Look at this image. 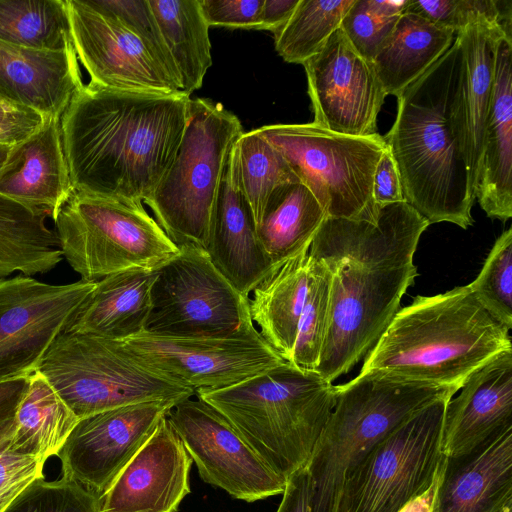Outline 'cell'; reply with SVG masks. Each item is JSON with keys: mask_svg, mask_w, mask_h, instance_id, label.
<instances>
[{"mask_svg": "<svg viewBox=\"0 0 512 512\" xmlns=\"http://www.w3.org/2000/svg\"><path fill=\"white\" fill-rule=\"evenodd\" d=\"M309 257L307 293L289 363L301 369L315 370L329 323L331 275L321 260Z\"/></svg>", "mask_w": 512, "mask_h": 512, "instance_id": "cell-37", "label": "cell"}, {"mask_svg": "<svg viewBox=\"0 0 512 512\" xmlns=\"http://www.w3.org/2000/svg\"><path fill=\"white\" fill-rule=\"evenodd\" d=\"M475 198L488 217L502 222L512 217V39L508 37L497 48Z\"/></svg>", "mask_w": 512, "mask_h": 512, "instance_id": "cell-25", "label": "cell"}, {"mask_svg": "<svg viewBox=\"0 0 512 512\" xmlns=\"http://www.w3.org/2000/svg\"><path fill=\"white\" fill-rule=\"evenodd\" d=\"M53 221L63 258L87 282L156 271L180 251L143 203L74 192Z\"/></svg>", "mask_w": 512, "mask_h": 512, "instance_id": "cell-8", "label": "cell"}, {"mask_svg": "<svg viewBox=\"0 0 512 512\" xmlns=\"http://www.w3.org/2000/svg\"><path fill=\"white\" fill-rule=\"evenodd\" d=\"M0 42L36 50L72 48L65 0H0Z\"/></svg>", "mask_w": 512, "mask_h": 512, "instance_id": "cell-34", "label": "cell"}, {"mask_svg": "<svg viewBox=\"0 0 512 512\" xmlns=\"http://www.w3.org/2000/svg\"><path fill=\"white\" fill-rule=\"evenodd\" d=\"M167 419L206 483L246 502L284 492L287 480L262 461L226 417L197 396L176 403Z\"/></svg>", "mask_w": 512, "mask_h": 512, "instance_id": "cell-15", "label": "cell"}, {"mask_svg": "<svg viewBox=\"0 0 512 512\" xmlns=\"http://www.w3.org/2000/svg\"><path fill=\"white\" fill-rule=\"evenodd\" d=\"M482 307L503 327L512 328V229L495 241L474 281L468 284Z\"/></svg>", "mask_w": 512, "mask_h": 512, "instance_id": "cell-38", "label": "cell"}, {"mask_svg": "<svg viewBox=\"0 0 512 512\" xmlns=\"http://www.w3.org/2000/svg\"><path fill=\"white\" fill-rule=\"evenodd\" d=\"M255 453L287 480L304 468L336 401V387L314 370L285 361L239 383L200 389Z\"/></svg>", "mask_w": 512, "mask_h": 512, "instance_id": "cell-5", "label": "cell"}, {"mask_svg": "<svg viewBox=\"0 0 512 512\" xmlns=\"http://www.w3.org/2000/svg\"><path fill=\"white\" fill-rule=\"evenodd\" d=\"M354 0H299L289 20L275 33V49L289 63L303 64L321 51Z\"/></svg>", "mask_w": 512, "mask_h": 512, "instance_id": "cell-35", "label": "cell"}, {"mask_svg": "<svg viewBox=\"0 0 512 512\" xmlns=\"http://www.w3.org/2000/svg\"><path fill=\"white\" fill-rule=\"evenodd\" d=\"M464 57L456 35L446 53L397 98L383 137L399 172L405 201L430 224L467 229L475 200L466 158Z\"/></svg>", "mask_w": 512, "mask_h": 512, "instance_id": "cell-3", "label": "cell"}, {"mask_svg": "<svg viewBox=\"0 0 512 512\" xmlns=\"http://www.w3.org/2000/svg\"><path fill=\"white\" fill-rule=\"evenodd\" d=\"M456 35L460 38L464 57L466 158L471 183L476 191L485 126L492 100L497 48L503 37H511L498 23L484 17L470 22Z\"/></svg>", "mask_w": 512, "mask_h": 512, "instance_id": "cell-26", "label": "cell"}, {"mask_svg": "<svg viewBox=\"0 0 512 512\" xmlns=\"http://www.w3.org/2000/svg\"><path fill=\"white\" fill-rule=\"evenodd\" d=\"M173 60L181 92L190 96L212 66L209 25L199 0H148Z\"/></svg>", "mask_w": 512, "mask_h": 512, "instance_id": "cell-33", "label": "cell"}, {"mask_svg": "<svg viewBox=\"0 0 512 512\" xmlns=\"http://www.w3.org/2000/svg\"><path fill=\"white\" fill-rule=\"evenodd\" d=\"M304 250L274 269L251 291L249 313L264 340L290 361L309 281L310 257Z\"/></svg>", "mask_w": 512, "mask_h": 512, "instance_id": "cell-28", "label": "cell"}, {"mask_svg": "<svg viewBox=\"0 0 512 512\" xmlns=\"http://www.w3.org/2000/svg\"><path fill=\"white\" fill-rule=\"evenodd\" d=\"M372 196L378 208L405 201L397 165L387 146L374 172Z\"/></svg>", "mask_w": 512, "mask_h": 512, "instance_id": "cell-46", "label": "cell"}, {"mask_svg": "<svg viewBox=\"0 0 512 512\" xmlns=\"http://www.w3.org/2000/svg\"><path fill=\"white\" fill-rule=\"evenodd\" d=\"M512 507V428L470 453L447 457L431 512H503Z\"/></svg>", "mask_w": 512, "mask_h": 512, "instance_id": "cell-22", "label": "cell"}, {"mask_svg": "<svg viewBox=\"0 0 512 512\" xmlns=\"http://www.w3.org/2000/svg\"><path fill=\"white\" fill-rule=\"evenodd\" d=\"M430 223L406 201L379 207L374 222L326 217L309 256L331 275L330 314L314 370L333 382L375 345L418 275L413 262Z\"/></svg>", "mask_w": 512, "mask_h": 512, "instance_id": "cell-1", "label": "cell"}, {"mask_svg": "<svg viewBox=\"0 0 512 512\" xmlns=\"http://www.w3.org/2000/svg\"><path fill=\"white\" fill-rule=\"evenodd\" d=\"M74 192L60 119L48 118L36 132L12 147L0 171V195L43 211L54 220Z\"/></svg>", "mask_w": 512, "mask_h": 512, "instance_id": "cell-23", "label": "cell"}, {"mask_svg": "<svg viewBox=\"0 0 512 512\" xmlns=\"http://www.w3.org/2000/svg\"><path fill=\"white\" fill-rule=\"evenodd\" d=\"M13 146L0 144V171L3 168Z\"/></svg>", "mask_w": 512, "mask_h": 512, "instance_id": "cell-51", "label": "cell"}, {"mask_svg": "<svg viewBox=\"0 0 512 512\" xmlns=\"http://www.w3.org/2000/svg\"><path fill=\"white\" fill-rule=\"evenodd\" d=\"M205 251L217 270L246 298L276 269L258 237L243 191L237 142L223 172Z\"/></svg>", "mask_w": 512, "mask_h": 512, "instance_id": "cell-20", "label": "cell"}, {"mask_svg": "<svg viewBox=\"0 0 512 512\" xmlns=\"http://www.w3.org/2000/svg\"><path fill=\"white\" fill-rule=\"evenodd\" d=\"M151 303L145 331L153 334L222 336L252 322L249 298L235 290L199 247H181L156 270Z\"/></svg>", "mask_w": 512, "mask_h": 512, "instance_id": "cell-12", "label": "cell"}, {"mask_svg": "<svg viewBox=\"0 0 512 512\" xmlns=\"http://www.w3.org/2000/svg\"><path fill=\"white\" fill-rule=\"evenodd\" d=\"M65 2L72 45L89 75V85L137 93H182L153 51L118 20L93 9L86 0Z\"/></svg>", "mask_w": 512, "mask_h": 512, "instance_id": "cell-16", "label": "cell"}, {"mask_svg": "<svg viewBox=\"0 0 512 512\" xmlns=\"http://www.w3.org/2000/svg\"><path fill=\"white\" fill-rule=\"evenodd\" d=\"M407 1L354 0L341 21L340 29L355 50L372 63L393 33Z\"/></svg>", "mask_w": 512, "mask_h": 512, "instance_id": "cell-39", "label": "cell"}, {"mask_svg": "<svg viewBox=\"0 0 512 512\" xmlns=\"http://www.w3.org/2000/svg\"><path fill=\"white\" fill-rule=\"evenodd\" d=\"M27 383L28 377L0 383V452L9 447Z\"/></svg>", "mask_w": 512, "mask_h": 512, "instance_id": "cell-47", "label": "cell"}, {"mask_svg": "<svg viewBox=\"0 0 512 512\" xmlns=\"http://www.w3.org/2000/svg\"><path fill=\"white\" fill-rule=\"evenodd\" d=\"M74 48L36 50L0 42V98L60 119L83 87Z\"/></svg>", "mask_w": 512, "mask_h": 512, "instance_id": "cell-24", "label": "cell"}, {"mask_svg": "<svg viewBox=\"0 0 512 512\" xmlns=\"http://www.w3.org/2000/svg\"><path fill=\"white\" fill-rule=\"evenodd\" d=\"M115 341L132 358L194 391L227 387L285 362L253 322L222 336L143 331Z\"/></svg>", "mask_w": 512, "mask_h": 512, "instance_id": "cell-13", "label": "cell"}, {"mask_svg": "<svg viewBox=\"0 0 512 512\" xmlns=\"http://www.w3.org/2000/svg\"><path fill=\"white\" fill-rule=\"evenodd\" d=\"M243 134L238 117L221 103L206 98L190 99L176 156L144 202L179 248L205 250L228 156Z\"/></svg>", "mask_w": 512, "mask_h": 512, "instance_id": "cell-7", "label": "cell"}, {"mask_svg": "<svg viewBox=\"0 0 512 512\" xmlns=\"http://www.w3.org/2000/svg\"><path fill=\"white\" fill-rule=\"evenodd\" d=\"M456 32L403 13L372 65L386 95L398 96L450 48Z\"/></svg>", "mask_w": 512, "mask_h": 512, "instance_id": "cell-29", "label": "cell"}, {"mask_svg": "<svg viewBox=\"0 0 512 512\" xmlns=\"http://www.w3.org/2000/svg\"><path fill=\"white\" fill-rule=\"evenodd\" d=\"M96 282L48 284L32 276L0 278V383L27 378L68 331Z\"/></svg>", "mask_w": 512, "mask_h": 512, "instance_id": "cell-14", "label": "cell"}, {"mask_svg": "<svg viewBox=\"0 0 512 512\" xmlns=\"http://www.w3.org/2000/svg\"><path fill=\"white\" fill-rule=\"evenodd\" d=\"M503 512H512V507L505 509Z\"/></svg>", "mask_w": 512, "mask_h": 512, "instance_id": "cell-52", "label": "cell"}, {"mask_svg": "<svg viewBox=\"0 0 512 512\" xmlns=\"http://www.w3.org/2000/svg\"><path fill=\"white\" fill-rule=\"evenodd\" d=\"M404 13L415 14L457 33L475 19L478 6L476 0H408Z\"/></svg>", "mask_w": 512, "mask_h": 512, "instance_id": "cell-43", "label": "cell"}, {"mask_svg": "<svg viewBox=\"0 0 512 512\" xmlns=\"http://www.w3.org/2000/svg\"><path fill=\"white\" fill-rule=\"evenodd\" d=\"M47 213L0 195V278L15 272L25 276L54 269L63 256Z\"/></svg>", "mask_w": 512, "mask_h": 512, "instance_id": "cell-32", "label": "cell"}, {"mask_svg": "<svg viewBox=\"0 0 512 512\" xmlns=\"http://www.w3.org/2000/svg\"><path fill=\"white\" fill-rule=\"evenodd\" d=\"M89 6L111 16L138 36L179 84L177 70L167 50L148 0H86Z\"/></svg>", "mask_w": 512, "mask_h": 512, "instance_id": "cell-41", "label": "cell"}, {"mask_svg": "<svg viewBox=\"0 0 512 512\" xmlns=\"http://www.w3.org/2000/svg\"><path fill=\"white\" fill-rule=\"evenodd\" d=\"M190 99L84 84L60 118L75 192L144 203L176 156Z\"/></svg>", "mask_w": 512, "mask_h": 512, "instance_id": "cell-2", "label": "cell"}, {"mask_svg": "<svg viewBox=\"0 0 512 512\" xmlns=\"http://www.w3.org/2000/svg\"><path fill=\"white\" fill-rule=\"evenodd\" d=\"M237 145L241 183L257 227L273 193L300 180L283 155L256 129L244 132Z\"/></svg>", "mask_w": 512, "mask_h": 512, "instance_id": "cell-36", "label": "cell"}, {"mask_svg": "<svg viewBox=\"0 0 512 512\" xmlns=\"http://www.w3.org/2000/svg\"><path fill=\"white\" fill-rule=\"evenodd\" d=\"M44 461L8 449L0 452V512L35 479L43 477Z\"/></svg>", "mask_w": 512, "mask_h": 512, "instance_id": "cell-42", "label": "cell"}, {"mask_svg": "<svg viewBox=\"0 0 512 512\" xmlns=\"http://www.w3.org/2000/svg\"><path fill=\"white\" fill-rule=\"evenodd\" d=\"M325 218L317 199L300 181L277 189L257 224L258 237L272 264L278 268L308 250Z\"/></svg>", "mask_w": 512, "mask_h": 512, "instance_id": "cell-30", "label": "cell"}, {"mask_svg": "<svg viewBox=\"0 0 512 512\" xmlns=\"http://www.w3.org/2000/svg\"><path fill=\"white\" fill-rule=\"evenodd\" d=\"M4 512H100V497L77 481L44 476L30 483Z\"/></svg>", "mask_w": 512, "mask_h": 512, "instance_id": "cell-40", "label": "cell"}, {"mask_svg": "<svg viewBox=\"0 0 512 512\" xmlns=\"http://www.w3.org/2000/svg\"><path fill=\"white\" fill-rule=\"evenodd\" d=\"M446 405L442 451L447 457L470 453L512 428V349L472 372Z\"/></svg>", "mask_w": 512, "mask_h": 512, "instance_id": "cell-21", "label": "cell"}, {"mask_svg": "<svg viewBox=\"0 0 512 512\" xmlns=\"http://www.w3.org/2000/svg\"><path fill=\"white\" fill-rule=\"evenodd\" d=\"M286 159L317 199L326 217L374 222L379 208L373 176L386 149L376 133L352 136L317 124H274L256 129Z\"/></svg>", "mask_w": 512, "mask_h": 512, "instance_id": "cell-10", "label": "cell"}, {"mask_svg": "<svg viewBox=\"0 0 512 512\" xmlns=\"http://www.w3.org/2000/svg\"><path fill=\"white\" fill-rule=\"evenodd\" d=\"M336 401L305 466L310 478V512H336L347 474L384 436L454 388L359 373L335 385Z\"/></svg>", "mask_w": 512, "mask_h": 512, "instance_id": "cell-6", "label": "cell"}, {"mask_svg": "<svg viewBox=\"0 0 512 512\" xmlns=\"http://www.w3.org/2000/svg\"><path fill=\"white\" fill-rule=\"evenodd\" d=\"M78 420L47 379L36 371L28 377L8 450L45 462L57 456Z\"/></svg>", "mask_w": 512, "mask_h": 512, "instance_id": "cell-31", "label": "cell"}, {"mask_svg": "<svg viewBox=\"0 0 512 512\" xmlns=\"http://www.w3.org/2000/svg\"><path fill=\"white\" fill-rule=\"evenodd\" d=\"M156 271H126L97 281L68 331L123 340L146 330Z\"/></svg>", "mask_w": 512, "mask_h": 512, "instance_id": "cell-27", "label": "cell"}, {"mask_svg": "<svg viewBox=\"0 0 512 512\" xmlns=\"http://www.w3.org/2000/svg\"><path fill=\"white\" fill-rule=\"evenodd\" d=\"M302 65L314 124L352 136L378 133L377 118L387 95L372 63L355 50L340 28Z\"/></svg>", "mask_w": 512, "mask_h": 512, "instance_id": "cell-18", "label": "cell"}, {"mask_svg": "<svg viewBox=\"0 0 512 512\" xmlns=\"http://www.w3.org/2000/svg\"><path fill=\"white\" fill-rule=\"evenodd\" d=\"M1 99V98H0Z\"/></svg>", "mask_w": 512, "mask_h": 512, "instance_id": "cell-53", "label": "cell"}, {"mask_svg": "<svg viewBox=\"0 0 512 512\" xmlns=\"http://www.w3.org/2000/svg\"><path fill=\"white\" fill-rule=\"evenodd\" d=\"M282 494L276 512H310V478L306 467L287 479Z\"/></svg>", "mask_w": 512, "mask_h": 512, "instance_id": "cell-48", "label": "cell"}, {"mask_svg": "<svg viewBox=\"0 0 512 512\" xmlns=\"http://www.w3.org/2000/svg\"><path fill=\"white\" fill-rule=\"evenodd\" d=\"M192 459L167 416L100 496V512H177Z\"/></svg>", "mask_w": 512, "mask_h": 512, "instance_id": "cell-19", "label": "cell"}, {"mask_svg": "<svg viewBox=\"0 0 512 512\" xmlns=\"http://www.w3.org/2000/svg\"><path fill=\"white\" fill-rule=\"evenodd\" d=\"M424 407L380 439L347 474L336 512H399L424 493L444 467L447 402Z\"/></svg>", "mask_w": 512, "mask_h": 512, "instance_id": "cell-11", "label": "cell"}, {"mask_svg": "<svg viewBox=\"0 0 512 512\" xmlns=\"http://www.w3.org/2000/svg\"><path fill=\"white\" fill-rule=\"evenodd\" d=\"M47 119L33 109L0 99V144L14 146L22 142Z\"/></svg>", "mask_w": 512, "mask_h": 512, "instance_id": "cell-45", "label": "cell"}, {"mask_svg": "<svg viewBox=\"0 0 512 512\" xmlns=\"http://www.w3.org/2000/svg\"><path fill=\"white\" fill-rule=\"evenodd\" d=\"M512 349L509 330L468 285L416 296L399 309L365 356L360 373H377L459 391L495 355Z\"/></svg>", "mask_w": 512, "mask_h": 512, "instance_id": "cell-4", "label": "cell"}, {"mask_svg": "<svg viewBox=\"0 0 512 512\" xmlns=\"http://www.w3.org/2000/svg\"><path fill=\"white\" fill-rule=\"evenodd\" d=\"M37 371L78 419L142 402L178 403L195 395L132 358L115 340L73 331L55 340Z\"/></svg>", "mask_w": 512, "mask_h": 512, "instance_id": "cell-9", "label": "cell"}, {"mask_svg": "<svg viewBox=\"0 0 512 512\" xmlns=\"http://www.w3.org/2000/svg\"><path fill=\"white\" fill-rule=\"evenodd\" d=\"M175 404L142 402L79 419L57 454L62 477L77 481L100 497Z\"/></svg>", "mask_w": 512, "mask_h": 512, "instance_id": "cell-17", "label": "cell"}, {"mask_svg": "<svg viewBox=\"0 0 512 512\" xmlns=\"http://www.w3.org/2000/svg\"><path fill=\"white\" fill-rule=\"evenodd\" d=\"M209 25L258 29L264 0H199Z\"/></svg>", "mask_w": 512, "mask_h": 512, "instance_id": "cell-44", "label": "cell"}, {"mask_svg": "<svg viewBox=\"0 0 512 512\" xmlns=\"http://www.w3.org/2000/svg\"><path fill=\"white\" fill-rule=\"evenodd\" d=\"M442 471L424 493L407 503L399 512H431Z\"/></svg>", "mask_w": 512, "mask_h": 512, "instance_id": "cell-50", "label": "cell"}, {"mask_svg": "<svg viewBox=\"0 0 512 512\" xmlns=\"http://www.w3.org/2000/svg\"><path fill=\"white\" fill-rule=\"evenodd\" d=\"M299 0H264L258 30L275 33L291 17Z\"/></svg>", "mask_w": 512, "mask_h": 512, "instance_id": "cell-49", "label": "cell"}]
</instances>
